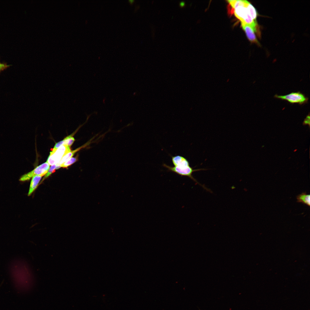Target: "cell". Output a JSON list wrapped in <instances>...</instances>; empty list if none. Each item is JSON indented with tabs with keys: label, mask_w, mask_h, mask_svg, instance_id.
<instances>
[{
	"label": "cell",
	"mask_w": 310,
	"mask_h": 310,
	"mask_svg": "<svg viewBox=\"0 0 310 310\" xmlns=\"http://www.w3.org/2000/svg\"><path fill=\"white\" fill-rule=\"evenodd\" d=\"M10 271L16 283L25 286H30L32 283V276L24 262L19 261L13 262L11 266Z\"/></svg>",
	"instance_id": "obj_1"
},
{
	"label": "cell",
	"mask_w": 310,
	"mask_h": 310,
	"mask_svg": "<svg viewBox=\"0 0 310 310\" xmlns=\"http://www.w3.org/2000/svg\"><path fill=\"white\" fill-rule=\"evenodd\" d=\"M163 166L167 168L168 170L175 173L181 176H187L194 181L196 183L200 185L204 189L209 192H211V190L206 188L204 185L199 183L192 176V173L194 172L201 170H207L205 168H199L193 169L190 166H171L164 164Z\"/></svg>",
	"instance_id": "obj_2"
},
{
	"label": "cell",
	"mask_w": 310,
	"mask_h": 310,
	"mask_svg": "<svg viewBox=\"0 0 310 310\" xmlns=\"http://www.w3.org/2000/svg\"><path fill=\"white\" fill-rule=\"evenodd\" d=\"M71 151L70 147L68 146L65 144L61 145L56 149H53L50 152L46 162L50 165H56L65 155Z\"/></svg>",
	"instance_id": "obj_3"
},
{
	"label": "cell",
	"mask_w": 310,
	"mask_h": 310,
	"mask_svg": "<svg viewBox=\"0 0 310 310\" xmlns=\"http://www.w3.org/2000/svg\"><path fill=\"white\" fill-rule=\"evenodd\" d=\"M275 98L287 101L290 103H298L300 105L307 102L308 99L300 92H292L285 95H275Z\"/></svg>",
	"instance_id": "obj_4"
},
{
	"label": "cell",
	"mask_w": 310,
	"mask_h": 310,
	"mask_svg": "<svg viewBox=\"0 0 310 310\" xmlns=\"http://www.w3.org/2000/svg\"><path fill=\"white\" fill-rule=\"evenodd\" d=\"M49 168V164L46 162L38 166L31 171L22 175L19 180L21 181H28L35 176L42 177L47 173Z\"/></svg>",
	"instance_id": "obj_5"
},
{
	"label": "cell",
	"mask_w": 310,
	"mask_h": 310,
	"mask_svg": "<svg viewBox=\"0 0 310 310\" xmlns=\"http://www.w3.org/2000/svg\"><path fill=\"white\" fill-rule=\"evenodd\" d=\"M241 24L242 28L245 32L249 40L252 42L259 44V43L255 33V31L254 29L249 25L244 24Z\"/></svg>",
	"instance_id": "obj_6"
},
{
	"label": "cell",
	"mask_w": 310,
	"mask_h": 310,
	"mask_svg": "<svg viewBox=\"0 0 310 310\" xmlns=\"http://www.w3.org/2000/svg\"><path fill=\"white\" fill-rule=\"evenodd\" d=\"M172 162L174 166H190L188 161L184 157L177 155L172 156Z\"/></svg>",
	"instance_id": "obj_7"
},
{
	"label": "cell",
	"mask_w": 310,
	"mask_h": 310,
	"mask_svg": "<svg viewBox=\"0 0 310 310\" xmlns=\"http://www.w3.org/2000/svg\"><path fill=\"white\" fill-rule=\"evenodd\" d=\"M42 177L40 176H35L32 177L30 183L28 196L30 195L36 188Z\"/></svg>",
	"instance_id": "obj_8"
},
{
	"label": "cell",
	"mask_w": 310,
	"mask_h": 310,
	"mask_svg": "<svg viewBox=\"0 0 310 310\" xmlns=\"http://www.w3.org/2000/svg\"><path fill=\"white\" fill-rule=\"evenodd\" d=\"M88 144V143H86L84 145L77 148L74 150L73 151H71V152L68 153L65 155L62 158L60 162L56 165H60L64 162L67 161L69 159L73 156L74 154L77 151H79L80 149L85 147Z\"/></svg>",
	"instance_id": "obj_9"
},
{
	"label": "cell",
	"mask_w": 310,
	"mask_h": 310,
	"mask_svg": "<svg viewBox=\"0 0 310 310\" xmlns=\"http://www.w3.org/2000/svg\"><path fill=\"white\" fill-rule=\"evenodd\" d=\"M310 196L309 194H307L305 192L302 193L297 196V202H298L302 203L309 206L310 205Z\"/></svg>",
	"instance_id": "obj_10"
},
{
	"label": "cell",
	"mask_w": 310,
	"mask_h": 310,
	"mask_svg": "<svg viewBox=\"0 0 310 310\" xmlns=\"http://www.w3.org/2000/svg\"><path fill=\"white\" fill-rule=\"evenodd\" d=\"M246 7L252 19L255 21H256V19L257 16V13L255 8L249 2L247 3Z\"/></svg>",
	"instance_id": "obj_11"
},
{
	"label": "cell",
	"mask_w": 310,
	"mask_h": 310,
	"mask_svg": "<svg viewBox=\"0 0 310 310\" xmlns=\"http://www.w3.org/2000/svg\"><path fill=\"white\" fill-rule=\"evenodd\" d=\"M230 4L234 9L239 6H245L248 1L246 0H228Z\"/></svg>",
	"instance_id": "obj_12"
},
{
	"label": "cell",
	"mask_w": 310,
	"mask_h": 310,
	"mask_svg": "<svg viewBox=\"0 0 310 310\" xmlns=\"http://www.w3.org/2000/svg\"><path fill=\"white\" fill-rule=\"evenodd\" d=\"M75 140L74 138L71 135L67 136L62 140L60 141V142L61 145L65 144L70 147Z\"/></svg>",
	"instance_id": "obj_13"
},
{
	"label": "cell",
	"mask_w": 310,
	"mask_h": 310,
	"mask_svg": "<svg viewBox=\"0 0 310 310\" xmlns=\"http://www.w3.org/2000/svg\"><path fill=\"white\" fill-rule=\"evenodd\" d=\"M78 160L77 157H71L61 165V167L66 168L76 162Z\"/></svg>",
	"instance_id": "obj_14"
},
{
	"label": "cell",
	"mask_w": 310,
	"mask_h": 310,
	"mask_svg": "<svg viewBox=\"0 0 310 310\" xmlns=\"http://www.w3.org/2000/svg\"><path fill=\"white\" fill-rule=\"evenodd\" d=\"M56 166V165H53L51 166L45 175L44 177L41 181L42 182L50 175L52 173L55 171Z\"/></svg>",
	"instance_id": "obj_15"
},
{
	"label": "cell",
	"mask_w": 310,
	"mask_h": 310,
	"mask_svg": "<svg viewBox=\"0 0 310 310\" xmlns=\"http://www.w3.org/2000/svg\"><path fill=\"white\" fill-rule=\"evenodd\" d=\"M303 125H308L309 127H310V114L309 113V114L307 115L305 118L304 119L303 123Z\"/></svg>",
	"instance_id": "obj_16"
},
{
	"label": "cell",
	"mask_w": 310,
	"mask_h": 310,
	"mask_svg": "<svg viewBox=\"0 0 310 310\" xmlns=\"http://www.w3.org/2000/svg\"><path fill=\"white\" fill-rule=\"evenodd\" d=\"M9 66V65H6L0 63V71L4 69Z\"/></svg>",
	"instance_id": "obj_17"
},
{
	"label": "cell",
	"mask_w": 310,
	"mask_h": 310,
	"mask_svg": "<svg viewBox=\"0 0 310 310\" xmlns=\"http://www.w3.org/2000/svg\"><path fill=\"white\" fill-rule=\"evenodd\" d=\"M185 2L183 1L179 3V6L180 7H182L185 6Z\"/></svg>",
	"instance_id": "obj_18"
},
{
	"label": "cell",
	"mask_w": 310,
	"mask_h": 310,
	"mask_svg": "<svg viewBox=\"0 0 310 310\" xmlns=\"http://www.w3.org/2000/svg\"><path fill=\"white\" fill-rule=\"evenodd\" d=\"M134 0H130V1H129V3L131 4H133V3L134 2Z\"/></svg>",
	"instance_id": "obj_19"
}]
</instances>
